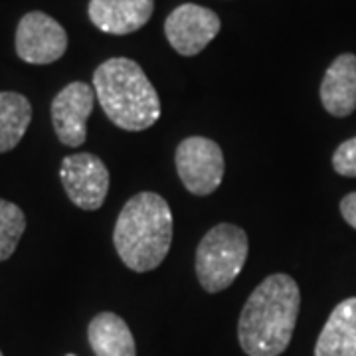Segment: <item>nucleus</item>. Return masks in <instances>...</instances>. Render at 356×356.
Wrapping results in <instances>:
<instances>
[{
    "label": "nucleus",
    "instance_id": "dca6fc26",
    "mask_svg": "<svg viewBox=\"0 0 356 356\" xmlns=\"http://www.w3.org/2000/svg\"><path fill=\"white\" fill-rule=\"evenodd\" d=\"M332 168L343 177L356 178V137L339 145L332 154Z\"/></svg>",
    "mask_w": 356,
    "mask_h": 356
},
{
    "label": "nucleus",
    "instance_id": "9d476101",
    "mask_svg": "<svg viewBox=\"0 0 356 356\" xmlns=\"http://www.w3.org/2000/svg\"><path fill=\"white\" fill-rule=\"evenodd\" d=\"M154 0H89L91 24L105 34L125 36L151 20Z\"/></svg>",
    "mask_w": 356,
    "mask_h": 356
},
{
    "label": "nucleus",
    "instance_id": "7ed1b4c3",
    "mask_svg": "<svg viewBox=\"0 0 356 356\" xmlns=\"http://www.w3.org/2000/svg\"><path fill=\"white\" fill-rule=\"evenodd\" d=\"M93 91L115 127L145 131L161 117V99L137 62L109 58L93 72Z\"/></svg>",
    "mask_w": 356,
    "mask_h": 356
},
{
    "label": "nucleus",
    "instance_id": "2eb2a0df",
    "mask_svg": "<svg viewBox=\"0 0 356 356\" xmlns=\"http://www.w3.org/2000/svg\"><path fill=\"white\" fill-rule=\"evenodd\" d=\"M26 229V216L20 206L0 198V261L8 259L16 252Z\"/></svg>",
    "mask_w": 356,
    "mask_h": 356
},
{
    "label": "nucleus",
    "instance_id": "9b49d317",
    "mask_svg": "<svg viewBox=\"0 0 356 356\" xmlns=\"http://www.w3.org/2000/svg\"><path fill=\"white\" fill-rule=\"evenodd\" d=\"M321 103L332 117H348L356 109V56L341 54L325 72Z\"/></svg>",
    "mask_w": 356,
    "mask_h": 356
},
{
    "label": "nucleus",
    "instance_id": "f03ea898",
    "mask_svg": "<svg viewBox=\"0 0 356 356\" xmlns=\"http://www.w3.org/2000/svg\"><path fill=\"white\" fill-rule=\"evenodd\" d=\"M113 243L121 261L145 273L163 264L172 243V212L156 192H139L119 212Z\"/></svg>",
    "mask_w": 356,
    "mask_h": 356
},
{
    "label": "nucleus",
    "instance_id": "20e7f679",
    "mask_svg": "<svg viewBox=\"0 0 356 356\" xmlns=\"http://www.w3.org/2000/svg\"><path fill=\"white\" fill-rule=\"evenodd\" d=\"M250 252L248 236L236 224H218L196 250V275L204 291L220 293L240 275Z\"/></svg>",
    "mask_w": 356,
    "mask_h": 356
},
{
    "label": "nucleus",
    "instance_id": "6e6552de",
    "mask_svg": "<svg viewBox=\"0 0 356 356\" xmlns=\"http://www.w3.org/2000/svg\"><path fill=\"white\" fill-rule=\"evenodd\" d=\"M222 30L220 16L200 4H180L165 20V36L180 56L192 58L216 38Z\"/></svg>",
    "mask_w": 356,
    "mask_h": 356
},
{
    "label": "nucleus",
    "instance_id": "a211bd4d",
    "mask_svg": "<svg viewBox=\"0 0 356 356\" xmlns=\"http://www.w3.org/2000/svg\"><path fill=\"white\" fill-rule=\"evenodd\" d=\"M67 356H76V355H67Z\"/></svg>",
    "mask_w": 356,
    "mask_h": 356
},
{
    "label": "nucleus",
    "instance_id": "ddd939ff",
    "mask_svg": "<svg viewBox=\"0 0 356 356\" xmlns=\"http://www.w3.org/2000/svg\"><path fill=\"white\" fill-rule=\"evenodd\" d=\"M88 339L95 356H137L133 332L115 313H99L91 318Z\"/></svg>",
    "mask_w": 356,
    "mask_h": 356
},
{
    "label": "nucleus",
    "instance_id": "6ab92c4d",
    "mask_svg": "<svg viewBox=\"0 0 356 356\" xmlns=\"http://www.w3.org/2000/svg\"><path fill=\"white\" fill-rule=\"evenodd\" d=\"M0 356H2V353H0Z\"/></svg>",
    "mask_w": 356,
    "mask_h": 356
},
{
    "label": "nucleus",
    "instance_id": "f257e3e1",
    "mask_svg": "<svg viewBox=\"0 0 356 356\" xmlns=\"http://www.w3.org/2000/svg\"><path fill=\"white\" fill-rule=\"evenodd\" d=\"M301 293L287 273L261 281L245 301L238 323V339L248 356H280L291 343L299 317Z\"/></svg>",
    "mask_w": 356,
    "mask_h": 356
},
{
    "label": "nucleus",
    "instance_id": "1a4fd4ad",
    "mask_svg": "<svg viewBox=\"0 0 356 356\" xmlns=\"http://www.w3.org/2000/svg\"><path fill=\"white\" fill-rule=\"evenodd\" d=\"M95 91L89 83L72 81L51 102V123L62 145L77 149L88 139V119L93 113Z\"/></svg>",
    "mask_w": 356,
    "mask_h": 356
},
{
    "label": "nucleus",
    "instance_id": "0eeeda50",
    "mask_svg": "<svg viewBox=\"0 0 356 356\" xmlns=\"http://www.w3.org/2000/svg\"><path fill=\"white\" fill-rule=\"evenodd\" d=\"M67 50L64 26L46 13H28L16 28V54L26 64L46 65L58 62Z\"/></svg>",
    "mask_w": 356,
    "mask_h": 356
},
{
    "label": "nucleus",
    "instance_id": "423d86ee",
    "mask_svg": "<svg viewBox=\"0 0 356 356\" xmlns=\"http://www.w3.org/2000/svg\"><path fill=\"white\" fill-rule=\"evenodd\" d=\"M60 178L65 194L81 210H99L109 192V170L91 153L70 154L62 161Z\"/></svg>",
    "mask_w": 356,
    "mask_h": 356
},
{
    "label": "nucleus",
    "instance_id": "f3484780",
    "mask_svg": "<svg viewBox=\"0 0 356 356\" xmlns=\"http://www.w3.org/2000/svg\"><path fill=\"white\" fill-rule=\"evenodd\" d=\"M341 214L346 220V224H350L356 229V192L346 194L341 200Z\"/></svg>",
    "mask_w": 356,
    "mask_h": 356
},
{
    "label": "nucleus",
    "instance_id": "f8f14e48",
    "mask_svg": "<svg viewBox=\"0 0 356 356\" xmlns=\"http://www.w3.org/2000/svg\"><path fill=\"white\" fill-rule=\"evenodd\" d=\"M315 356H356V297L332 309L318 334Z\"/></svg>",
    "mask_w": 356,
    "mask_h": 356
},
{
    "label": "nucleus",
    "instance_id": "39448f33",
    "mask_svg": "<svg viewBox=\"0 0 356 356\" xmlns=\"http://www.w3.org/2000/svg\"><path fill=\"white\" fill-rule=\"evenodd\" d=\"M175 163L180 182L194 196L216 192L224 180V153L216 140L206 137L180 140Z\"/></svg>",
    "mask_w": 356,
    "mask_h": 356
},
{
    "label": "nucleus",
    "instance_id": "4468645a",
    "mask_svg": "<svg viewBox=\"0 0 356 356\" xmlns=\"http://www.w3.org/2000/svg\"><path fill=\"white\" fill-rule=\"evenodd\" d=\"M32 121V105L22 93L0 91V153H8L28 131Z\"/></svg>",
    "mask_w": 356,
    "mask_h": 356
}]
</instances>
